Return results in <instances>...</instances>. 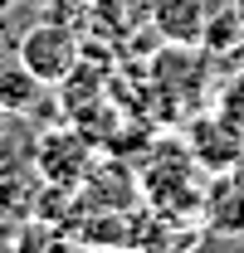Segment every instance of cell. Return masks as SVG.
Returning a JSON list of instances; mask_svg holds the SVG:
<instances>
[{"label":"cell","instance_id":"obj_1","mask_svg":"<svg viewBox=\"0 0 244 253\" xmlns=\"http://www.w3.org/2000/svg\"><path fill=\"white\" fill-rule=\"evenodd\" d=\"M205 170L195 166V156L185 151L181 136H166L156 141L142 175H137V190H142V205L161 214V219H195L200 214V195H205Z\"/></svg>","mask_w":244,"mask_h":253},{"label":"cell","instance_id":"obj_2","mask_svg":"<svg viewBox=\"0 0 244 253\" xmlns=\"http://www.w3.org/2000/svg\"><path fill=\"white\" fill-rule=\"evenodd\" d=\"M78 54H83V44H78V34L68 30L63 20H34L30 30L20 34V44H15V59L25 63L44 88L49 83H63L83 63Z\"/></svg>","mask_w":244,"mask_h":253},{"label":"cell","instance_id":"obj_3","mask_svg":"<svg viewBox=\"0 0 244 253\" xmlns=\"http://www.w3.org/2000/svg\"><path fill=\"white\" fill-rule=\"evenodd\" d=\"M185 151L195 156V166L205 170V175H220V170H230L235 156L244 151V131L230 117H220V112H200V117H190L185 122Z\"/></svg>","mask_w":244,"mask_h":253},{"label":"cell","instance_id":"obj_4","mask_svg":"<svg viewBox=\"0 0 244 253\" xmlns=\"http://www.w3.org/2000/svg\"><path fill=\"white\" fill-rule=\"evenodd\" d=\"M200 234L205 239H244V185L220 170L205 180V195H200Z\"/></svg>","mask_w":244,"mask_h":253},{"label":"cell","instance_id":"obj_5","mask_svg":"<svg viewBox=\"0 0 244 253\" xmlns=\"http://www.w3.org/2000/svg\"><path fill=\"white\" fill-rule=\"evenodd\" d=\"M34 161H39V175H44V180L78 190L83 170L93 166V151L83 146V131H49V136L34 146Z\"/></svg>","mask_w":244,"mask_h":253},{"label":"cell","instance_id":"obj_6","mask_svg":"<svg viewBox=\"0 0 244 253\" xmlns=\"http://www.w3.org/2000/svg\"><path fill=\"white\" fill-rule=\"evenodd\" d=\"M147 25L156 30V39H161V44H185V49H200L205 0H147Z\"/></svg>","mask_w":244,"mask_h":253},{"label":"cell","instance_id":"obj_7","mask_svg":"<svg viewBox=\"0 0 244 253\" xmlns=\"http://www.w3.org/2000/svg\"><path fill=\"white\" fill-rule=\"evenodd\" d=\"M39 97H44V83L20 59L10 63V68H0V107L10 117H30L34 107H39Z\"/></svg>","mask_w":244,"mask_h":253},{"label":"cell","instance_id":"obj_8","mask_svg":"<svg viewBox=\"0 0 244 253\" xmlns=\"http://www.w3.org/2000/svg\"><path fill=\"white\" fill-rule=\"evenodd\" d=\"M244 39V25L240 15H235V5H225V10H215V15H205V30H200V49L210 54V59H225L235 44Z\"/></svg>","mask_w":244,"mask_h":253},{"label":"cell","instance_id":"obj_9","mask_svg":"<svg viewBox=\"0 0 244 253\" xmlns=\"http://www.w3.org/2000/svg\"><path fill=\"white\" fill-rule=\"evenodd\" d=\"M215 112L230 117V122L244 131V73H230V78L220 83V93H215Z\"/></svg>","mask_w":244,"mask_h":253},{"label":"cell","instance_id":"obj_10","mask_svg":"<svg viewBox=\"0 0 244 253\" xmlns=\"http://www.w3.org/2000/svg\"><path fill=\"white\" fill-rule=\"evenodd\" d=\"M230 175H235V180H240V185H244V151H240V156H235V166H230Z\"/></svg>","mask_w":244,"mask_h":253},{"label":"cell","instance_id":"obj_11","mask_svg":"<svg viewBox=\"0 0 244 253\" xmlns=\"http://www.w3.org/2000/svg\"><path fill=\"white\" fill-rule=\"evenodd\" d=\"M15 5H20V0H0V20H5V15H10Z\"/></svg>","mask_w":244,"mask_h":253},{"label":"cell","instance_id":"obj_12","mask_svg":"<svg viewBox=\"0 0 244 253\" xmlns=\"http://www.w3.org/2000/svg\"><path fill=\"white\" fill-rule=\"evenodd\" d=\"M230 5H235V15H240V25H244V0H230Z\"/></svg>","mask_w":244,"mask_h":253},{"label":"cell","instance_id":"obj_13","mask_svg":"<svg viewBox=\"0 0 244 253\" xmlns=\"http://www.w3.org/2000/svg\"><path fill=\"white\" fill-rule=\"evenodd\" d=\"M0 117H5V107H0Z\"/></svg>","mask_w":244,"mask_h":253}]
</instances>
